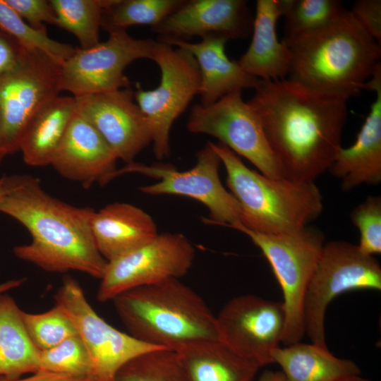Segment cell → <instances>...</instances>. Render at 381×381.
<instances>
[{
	"label": "cell",
	"mask_w": 381,
	"mask_h": 381,
	"mask_svg": "<svg viewBox=\"0 0 381 381\" xmlns=\"http://www.w3.org/2000/svg\"><path fill=\"white\" fill-rule=\"evenodd\" d=\"M247 101L258 116L283 178L315 181L341 149L349 97L291 79L258 80Z\"/></svg>",
	"instance_id": "obj_1"
},
{
	"label": "cell",
	"mask_w": 381,
	"mask_h": 381,
	"mask_svg": "<svg viewBox=\"0 0 381 381\" xmlns=\"http://www.w3.org/2000/svg\"><path fill=\"white\" fill-rule=\"evenodd\" d=\"M0 180L4 190L0 212L20 222L32 236L30 243L13 248L16 256L47 272L74 270L102 279L108 262L93 238L92 208L75 207L52 197L30 175Z\"/></svg>",
	"instance_id": "obj_2"
},
{
	"label": "cell",
	"mask_w": 381,
	"mask_h": 381,
	"mask_svg": "<svg viewBox=\"0 0 381 381\" xmlns=\"http://www.w3.org/2000/svg\"><path fill=\"white\" fill-rule=\"evenodd\" d=\"M282 42L291 54L289 79L349 98L365 89L380 64V44L348 10L321 29Z\"/></svg>",
	"instance_id": "obj_3"
},
{
	"label": "cell",
	"mask_w": 381,
	"mask_h": 381,
	"mask_svg": "<svg viewBox=\"0 0 381 381\" xmlns=\"http://www.w3.org/2000/svg\"><path fill=\"white\" fill-rule=\"evenodd\" d=\"M112 301L128 334L150 345L176 350L195 341L219 340L216 315L179 279L130 289Z\"/></svg>",
	"instance_id": "obj_4"
},
{
	"label": "cell",
	"mask_w": 381,
	"mask_h": 381,
	"mask_svg": "<svg viewBox=\"0 0 381 381\" xmlns=\"http://www.w3.org/2000/svg\"><path fill=\"white\" fill-rule=\"evenodd\" d=\"M209 143L239 204L241 226L265 234H288L308 226L322 214L323 198L315 181L268 177L248 168L226 146Z\"/></svg>",
	"instance_id": "obj_5"
},
{
	"label": "cell",
	"mask_w": 381,
	"mask_h": 381,
	"mask_svg": "<svg viewBox=\"0 0 381 381\" xmlns=\"http://www.w3.org/2000/svg\"><path fill=\"white\" fill-rule=\"evenodd\" d=\"M269 262L278 281L285 313L281 343L300 342L305 334L303 301L306 291L325 244V235L314 227L283 234H265L239 226Z\"/></svg>",
	"instance_id": "obj_6"
},
{
	"label": "cell",
	"mask_w": 381,
	"mask_h": 381,
	"mask_svg": "<svg viewBox=\"0 0 381 381\" xmlns=\"http://www.w3.org/2000/svg\"><path fill=\"white\" fill-rule=\"evenodd\" d=\"M361 289H381L379 262L350 242L325 243L303 301L305 334L311 343L327 346L325 318L329 303L342 293Z\"/></svg>",
	"instance_id": "obj_7"
},
{
	"label": "cell",
	"mask_w": 381,
	"mask_h": 381,
	"mask_svg": "<svg viewBox=\"0 0 381 381\" xmlns=\"http://www.w3.org/2000/svg\"><path fill=\"white\" fill-rule=\"evenodd\" d=\"M152 61L160 70L159 84L150 90L137 84L133 97L150 126L155 155L162 159L170 153L174 122L199 94L200 76L197 62L188 52L161 41H157Z\"/></svg>",
	"instance_id": "obj_8"
},
{
	"label": "cell",
	"mask_w": 381,
	"mask_h": 381,
	"mask_svg": "<svg viewBox=\"0 0 381 381\" xmlns=\"http://www.w3.org/2000/svg\"><path fill=\"white\" fill-rule=\"evenodd\" d=\"M195 165L188 171H178L169 164L146 165L131 162L116 170L114 179L127 173H138L158 182L140 188L150 195H174L189 197L202 203L210 212L207 222L229 226L241 225L240 206L222 185L219 169L221 160L208 143L197 154Z\"/></svg>",
	"instance_id": "obj_9"
},
{
	"label": "cell",
	"mask_w": 381,
	"mask_h": 381,
	"mask_svg": "<svg viewBox=\"0 0 381 381\" xmlns=\"http://www.w3.org/2000/svg\"><path fill=\"white\" fill-rule=\"evenodd\" d=\"M187 129L196 134L216 138L239 157H243L260 172L273 179L283 178L265 136L261 121L242 92L227 95L217 102L191 108Z\"/></svg>",
	"instance_id": "obj_10"
},
{
	"label": "cell",
	"mask_w": 381,
	"mask_h": 381,
	"mask_svg": "<svg viewBox=\"0 0 381 381\" xmlns=\"http://www.w3.org/2000/svg\"><path fill=\"white\" fill-rule=\"evenodd\" d=\"M157 44L152 39H135L126 30H116L91 48H75L61 66V91L78 97L130 87L125 68L140 59L152 60Z\"/></svg>",
	"instance_id": "obj_11"
},
{
	"label": "cell",
	"mask_w": 381,
	"mask_h": 381,
	"mask_svg": "<svg viewBox=\"0 0 381 381\" xmlns=\"http://www.w3.org/2000/svg\"><path fill=\"white\" fill-rule=\"evenodd\" d=\"M195 249L183 234L166 233L107 262L97 294L100 302L112 301L130 289L186 275L193 264Z\"/></svg>",
	"instance_id": "obj_12"
},
{
	"label": "cell",
	"mask_w": 381,
	"mask_h": 381,
	"mask_svg": "<svg viewBox=\"0 0 381 381\" xmlns=\"http://www.w3.org/2000/svg\"><path fill=\"white\" fill-rule=\"evenodd\" d=\"M72 321L89 354L95 381H116L119 369L135 356L157 347L114 328L87 301L79 283L66 276L54 296Z\"/></svg>",
	"instance_id": "obj_13"
},
{
	"label": "cell",
	"mask_w": 381,
	"mask_h": 381,
	"mask_svg": "<svg viewBox=\"0 0 381 381\" xmlns=\"http://www.w3.org/2000/svg\"><path fill=\"white\" fill-rule=\"evenodd\" d=\"M61 91V66L38 51H27L20 63L0 79V113L6 155L19 150L32 117Z\"/></svg>",
	"instance_id": "obj_14"
},
{
	"label": "cell",
	"mask_w": 381,
	"mask_h": 381,
	"mask_svg": "<svg viewBox=\"0 0 381 381\" xmlns=\"http://www.w3.org/2000/svg\"><path fill=\"white\" fill-rule=\"evenodd\" d=\"M218 339L238 356L260 367L274 363L285 325L282 302L253 294L232 298L216 315Z\"/></svg>",
	"instance_id": "obj_15"
},
{
	"label": "cell",
	"mask_w": 381,
	"mask_h": 381,
	"mask_svg": "<svg viewBox=\"0 0 381 381\" xmlns=\"http://www.w3.org/2000/svg\"><path fill=\"white\" fill-rule=\"evenodd\" d=\"M76 111L127 164L152 141L150 126L131 87L74 97Z\"/></svg>",
	"instance_id": "obj_16"
},
{
	"label": "cell",
	"mask_w": 381,
	"mask_h": 381,
	"mask_svg": "<svg viewBox=\"0 0 381 381\" xmlns=\"http://www.w3.org/2000/svg\"><path fill=\"white\" fill-rule=\"evenodd\" d=\"M244 0H189L169 15L152 30L162 40L187 41L221 36L245 38L252 32L253 18Z\"/></svg>",
	"instance_id": "obj_17"
},
{
	"label": "cell",
	"mask_w": 381,
	"mask_h": 381,
	"mask_svg": "<svg viewBox=\"0 0 381 381\" xmlns=\"http://www.w3.org/2000/svg\"><path fill=\"white\" fill-rule=\"evenodd\" d=\"M117 157L96 129L75 109L51 162L63 177L85 188L114 179Z\"/></svg>",
	"instance_id": "obj_18"
},
{
	"label": "cell",
	"mask_w": 381,
	"mask_h": 381,
	"mask_svg": "<svg viewBox=\"0 0 381 381\" xmlns=\"http://www.w3.org/2000/svg\"><path fill=\"white\" fill-rule=\"evenodd\" d=\"M375 94L370 112L354 143L341 147L329 170L349 191L362 185L381 181V65L376 67L365 85Z\"/></svg>",
	"instance_id": "obj_19"
},
{
	"label": "cell",
	"mask_w": 381,
	"mask_h": 381,
	"mask_svg": "<svg viewBox=\"0 0 381 381\" xmlns=\"http://www.w3.org/2000/svg\"><path fill=\"white\" fill-rule=\"evenodd\" d=\"M229 40L221 36L201 39L196 43L179 40H159L183 49L195 59L200 76V104H211L222 97L245 89H254L258 78L246 73L236 61L231 60L225 52Z\"/></svg>",
	"instance_id": "obj_20"
},
{
	"label": "cell",
	"mask_w": 381,
	"mask_h": 381,
	"mask_svg": "<svg viewBox=\"0 0 381 381\" xmlns=\"http://www.w3.org/2000/svg\"><path fill=\"white\" fill-rule=\"evenodd\" d=\"M90 224L96 246L107 262L158 235L151 216L126 202H114L94 211Z\"/></svg>",
	"instance_id": "obj_21"
},
{
	"label": "cell",
	"mask_w": 381,
	"mask_h": 381,
	"mask_svg": "<svg viewBox=\"0 0 381 381\" xmlns=\"http://www.w3.org/2000/svg\"><path fill=\"white\" fill-rule=\"evenodd\" d=\"M282 16L280 0H258L253 36L246 52L237 60L248 74L262 80H277L289 75L291 54L277 35V22Z\"/></svg>",
	"instance_id": "obj_22"
},
{
	"label": "cell",
	"mask_w": 381,
	"mask_h": 381,
	"mask_svg": "<svg viewBox=\"0 0 381 381\" xmlns=\"http://www.w3.org/2000/svg\"><path fill=\"white\" fill-rule=\"evenodd\" d=\"M175 351L187 381H253L260 368L218 339L189 342Z\"/></svg>",
	"instance_id": "obj_23"
},
{
	"label": "cell",
	"mask_w": 381,
	"mask_h": 381,
	"mask_svg": "<svg viewBox=\"0 0 381 381\" xmlns=\"http://www.w3.org/2000/svg\"><path fill=\"white\" fill-rule=\"evenodd\" d=\"M272 356L282 369L284 381H338L361 375L353 361L337 358L327 346L313 343L278 346Z\"/></svg>",
	"instance_id": "obj_24"
},
{
	"label": "cell",
	"mask_w": 381,
	"mask_h": 381,
	"mask_svg": "<svg viewBox=\"0 0 381 381\" xmlns=\"http://www.w3.org/2000/svg\"><path fill=\"white\" fill-rule=\"evenodd\" d=\"M75 111L73 96L59 95L35 114L23 135L19 147L25 164L32 167L51 164Z\"/></svg>",
	"instance_id": "obj_25"
},
{
	"label": "cell",
	"mask_w": 381,
	"mask_h": 381,
	"mask_svg": "<svg viewBox=\"0 0 381 381\" xmlns=\"http://www.w3.org/2000/svg\"><path fill=\"white\" fill-rule=\"evenodd\" d=\"M23 311L8 295L0 294V376L18 379L40 370V352L24 323Z\"/></svg>",
	"instance_id": "obj_26"
},
{
	"label": "cell",
	"mask_w": 381,
	"mask_h": 381,
	"mask_svg": "<svg viewBox=\"0 0 381 381\" xmlns=\"http://www.w3.org/2000/svg\"><path fill=\"white\" fill-rule=\"evenodd\" d=\"M184 0H109L102 25L108 33L133 25L153 27L180 7Z\"/></svg>",
	"instance_id": "obj_27"
},
{
	"label": "cell",
	"mask_w": 381,
	"mask_h": 381,
	"mask_svg": "<svg viewBox=\"0 0 381 381\" xmlns=\"http://www.w3.org/2000/svg\"><path fill=\"white\" fill-rule=\"evenodd\" d=\"M109 0H51L56 25L72 33L81 49H89L99 42L104 8Z\"/></svg>",
	"instance_id": "obj_28"
},
{
	"label": "cell",
	"mask_w": 381,
	"mask_h": 381,
	"mask_svg": "<svg viewBox=\"0 0 381 381\" xmlns=\"http://www.w3.org/2000/svg\"><path fill=\"white\" fill-rule=\"evenodd\" d=\"M284 17L283 40L301 36L332 23L346 9L338 0H280Z\"/></svg>",
	"instance_id": "obj_29"
},
{
	"label": "cell",
	"mask_w": 381,
	"mask_h": 381,
	"mask_svg": "<svg viewBox=\"0 0 381 381\" xmlns=\"http://www.w3.org/2000/svg\"><path fill=\"white\" fill-rule=\"evenodd\" d=\"M0 28L12 36L27 51H38L61 66L74 53L75 47L50 38L47 28L28 24L4 0H0Z\"/></svg>",
	"instance_id": "obj_30"
},
{
	"label": "cell",
	"mask_w": 381,
	"mask_h": 381,
	"mask_svg": "<svg viewBox=\"0 0 381 381\" xmlns=\"http://www.w3.org/2000/svg\"><path fill=\"white\" fill-rule=\"evenodd\" d=\"M116 381H187L175 350L156 348L144 352L124 364Z\"/></svg>",
	"instance_id": "obj_31"
},
{
	"label": "cell",
	"mask_w": 381,
	"mask_h": 381,
	"mask_svg": "<svg viewBox=\"0 0 381 381\" xmlns=\"http://www.w3.org/2000/svg\"><path fill=\"white\" fill-rule=\"evenodd\" d=\"M40 370L95 381L89 354L78 334L49 349L42 351Z\"/></svg>",
	"instance_id": "obj_32"
},
{
	"label": "cell",
	"mask_w": 381,
	"mask_h": 381,
	"mask_svg": "<svg viewBox=\"0 0 381 381\" xmlns=\"http://www.w3.org/2000/svg\"><path fill=\"white\" fill-rule=\"evenodd\" d=\"M23 317L31 339L41 351L78 334L72 321L56 305L42 313L23 311Z\"/></svg>",
	"instance_id": "obj_33"
},
{
	"label": "cell",
	"mask_w": 381,
	"mask_h": 381,
	"mask_svg": "<svg viewBox=\"0 0 381 381\" xmlns=\"http://www.w3.org/2000/svg\"><path fill=\"white\" fill-rule=\"evenodd\" d=\"M360 234L357 245L361 252L369 255L381 253V197L369 196L357 205L350 214Z\"/></svg>",
	"instance_id": "obj_34"
},
{
	"label": "cell",
	"mask_w": 381,
	"mask_h": 381,
	"mask_svg": "<svg viewBox=\"0 0 381 381\" xmlns=\"http://www.w3.org/2000/svg\"><path fill=\"white\" fill-rule=\"evenodd\" d=\"M28 24L35 28H45L44 23L56 25L55 12L47 0H4Z\"/></svg>",
	"instance_id": "obj_35"
},
{
	"label": "cell",
	"mask_w": 381,
	"mask_h": 381,
	"mask_svg": "<svg viewBox=\"0 0 381 381\" xmlns=\"http://www.w3.org/2000/svg\"><path fill=\"white\" fill-rule=\"evenodd\" d=\"M350 11L363 28L380 44L381 1L357 0Z\"/></svg>",
	"instance_id": "obj_36"
},
{
	"label": "cell",
	"mask_w": 381,
	"mask_h": 381,
	"mask_svg": "<svg viewBox=\"0 0 381 381\" xmlns=\"http://www.w3.org/2000/svg\"><path fill=\"white\" fill-rule=\"evenodd\" d=\"M26 52L15 38L0 28V79L20 63Z\"/></svg>",
	"instance_id": "obj_37"
},
{
	"label": "cell",
	"mask_w": 381,
	"mask_h": 381,
	"mask_svg": "<svg viewBox=\"0 0 381 381\" xmlns=\"http://www.w3.org/2000/svg\"><path fill=\"white\" fill-rule=\"evenodd\" d=\"M0 381H90L78 380L68 375L56 374L46 371H39L25 378L8 379L0 376Z\"/></svg>",
	"instance_id": "obj_38"
},
{
	"label": "cell",
	"mask_w": 381,
	"mask_h": 381,
	"mask_svg": "<svg viewBox=\"0 0 381 381\" xmlns=\"http://www.w3.org/2000/svg\"><path fill=\"white\" fill-rule=\"evenodd\" d=\"M258 381H284V375L282 371L266 370L260 375Z\"/></svg>",
	"instance_id": "obj_39"
},
{
	"label": "cell",
	"mask_w": 381,
	"mask_h": 381,
	"mask_svg": "<svg viewBox=\"0 0 381 381\" xmlns=\"http://www.w3.org/2000/svg\"><path fill=\"white\" fill-rule=\"evenodd\" d=\"M25 281V278L12 279L0 284V294L21 286Z\"/></svg>",
	"instance_id": "obj_40"
},
{
	"label": "cell",
	"mask_w": 381,
	"mask_h": 381,
	"mask_svg": "<svg viewBox=\"0 0 381 381\" xmlns=\"http://www.w3.org/2000/svg\"><path fill=\"white\" fill-rule=\"evenodd\" d=\"M6 155V152L5 151L4 144H3V138H2V121H1V116L0 113V162L4 159V157Z\"/></svg>",
	"instance_id": "obj_41"
},
{
	"label": "cell",
	"mask_w": 381,
	"mask_h": 381,
	"mask_svg": "<svg viewBox=\"0 0 381 381\" xmlns=\"http://www.w3.org/2000/svg\"><path fill=\"white\" fill-rule=\"evenodd\" d=\"M338 381H370V380L361 377V375H353V376L347 377Z\"/></svg>",
	"instance_id": "obj_42"
},
{
	"label": "cell",
	"mask_w": 381,
	"mask_h": 381,
	"mask_svg": "<svg viewBox=\"0 0 381 381\" xmlns=\"http://www.w3.org/2000/svg\"><path fill=\"white\" fill-rule=\"evenodd\" d=\"M4 197V190L2 183H1V180H0V205L2 202Z\"/></svg>",
	"instance_id": "obj_43"
}]
</instances>
